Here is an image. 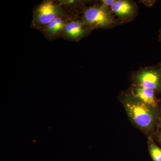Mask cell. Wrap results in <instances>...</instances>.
Wrapping results in <instances>:
<instances>
[{
  "label": "cell",
  "mask_w": 161,
  "mask_h": 161,
  "mask_svg": "<svg viewBox=\"0 0 161 161\" xmlns=\"http://www.w3.org/2000/svg\"><path fill=\"white\" fill-rule=\"evenodd\" d=\"M119 98L132 125L147 138L152 136L158 124L161 108L144 103L129 89L121 92Z\"/></svg>",
  "instance_id": "cell-1"
},
{
  "label": "cell",
  "mask_w": 161,
  "mask_h": 161,
  "mask_svg": "<svg viewBox=\"0 0 161 161\" xmlns=\"http://www.w3.org/2000/svg\"><path fill=\"white\" fill-rule=\"evenodd\" d=\"M81 19L92 30L114 28L121 23L112 13L110 8L100 3L85 7Z\"/></svg>",
  "instance_id": "cell-2"
},
{
  "label": "cell",
  "mask_w": 161,
  "mask_h": 161,
  "mask_svg": "<svg viewBox=\"0 0 161 161\" xmlns=\"http://www.w3.org/2000/svg\"><path fill=\"white\" fill-rule=\"evenodd\" d=\"M130 80L133 85L153 90L161 94V67L159 64L142 67L132 72Z\"/></svg>",
  "instance_id": "cell-3"
},
{
  "label": "cell",
  "mask_w": 161,
  "mask_h": 161,
  "mask_svg": "<svg viewBox=\"0 0 161 161\" xmlns=\"http://www.w3.org/2000/svg\"><path fill=\"white\" fill-rule=\"evenodd\" d=\"M64 16L61 6L52 1H44L35 7L32 24L34 28L42 30L53 20Z\"/></svg>",
  "instance_id": "cell-4"
},
{
  "label": "cell",
  "mask_w": 161,
  "mask_h": 161,
  "mask_svg": "<svg viewBox=\"0 0 161 161\" xmlns=\"http://www.w3.org/2000/svg\"><path fill=\"white\" fill-rule=\"evenodd\" d=\"M110 9L121 24L135 19L138 14V6L132 0H115Z\"/></svg>",
  "instance_id": "cell-5"
},
{
  "label": "cell",
  "mask_w": 161,
  "mask_h": 161,
  "mask_svg": "<svg viewBox=\"0 0 161 161\" xmlns=\"http://www.w3.org/2000/svg\"><path fill=\"white\" fill-rule=\"evenodd\" d=\"M92 31L80 18L69 21L64 26L62 36L68 40L78 41Z\"/></svg>",
  "instance_id": "cell-6"
},
{
  "label": "cell",
  "mask_w": 161,
  "mask_h": 161,
  "mask_svg": "<svg viewBox=\"0 0 161 161\" xmlns=\"http://www.w3.org/2000/svg\"><path fill=\"white\" fill-rule=\"evenodd\" d=\"M129 89L144 103L153 108H161L160 99L157 98V94L153 90L132 84Z\"/></svg>",
  "instance_id": "cell-7"
},
{
  "label": "cell",
  "mask_w": 161,
  "mask_h": 161,
  "mask_svg": "<svg viewBox=\"0 0 161 161\" xmlns=\"http://www.w3.org/2000/svg\"><path fill=\"white\" fill-rule=\"evenodd\" d=\"M69 20L64 17L58 18L53 20L42 29L43 33L49 40H54L62 34L64 26Z\"/></svg>",
  "instance_id": "cell-8"
},
{
  "label": "cell",
  "mask_w": 161,
  "mask_h": 161,
  "mask_svg": "<svg viewBox=\"0 0 161 161\" xmlns=\"http://www.w3.org/2000/svg\"><path fill=\"white\" fill-rule=\"evenodd\" d=\"M147 146L153 161H161V147L155 142L151 136L147 138Z\"/></svg>",
  "instance_id": "cell-9"
},
{
  "label": "cell",
  "mask_w": 161,
  "mask_h": 161,
  "mask_svg": "<svg viewBox=\"0 0 161 161\" xmlns=\"http://www.w3.org/2000/svg\"><path fill=\"white\" fill-rule=\"evenodd\" d=\"M151 136L155 142L161 147V114L155 131Z\"/></svg>",
  "instance_id": "cell-10"
},
{
  "label": "cell",
  "mask_w": 161,
  "mask_h": 161,
  "mask_svg": "<svg viewBox=\"0 0 161 161\" xmlns=\"http://www.w3.org/2000/svg\"><path fill=\"white\" fill-rule=\"evenodd\" d=\"M115 0H102L100 1V3H101L103 6L110 8L115 3Z\"/></svg>",
  "instance_id": "cell-11"
},
{
  "label": "cell",
  "mask_w": 161,
  "mask_h": 161,
  "mask_svg": "<svg viewBox=\"0 0 161 161\" xmlns=\"http://www.w3.org/2000/svg\"><path fill=\"white\" fill-rule=\"evenodd\" d=\"M156 2V1H154V0H144V1H141V3L147 7H151L153 6Z\"/></svg>",
  "instance_id": "cell-12"
},
{
  "label": "cell",
  "mask_w": 161,
  "mask_h": 161,
  "mask_svg": "<svg viewBox=\"0 0 161 161\" xmlns=\"http://www.w3.org/2000/svg\"><path fill=\"white\" fill-rule=\"evenodd\" d=\"M158 40L161 43V28L158 30Z\"/></svg>",
  "instance_id": "cell-13"
},
{
  "label": "cell",
  "mask_w": 161,
  "mask_h": 161,
  "mask_svg": "<svg viewBox=\"0 0 161 161\" xmlns=\"http://www.w3.org/2000/svg\"><path fill=\"white\" fill-rule=\"evenodd\" d=\"M159 64L160 66L161 67V62H159ZM160 108H161V99H160Z\"/></svg>",
  "instance_id": "cell-14"
}]
</instances>
